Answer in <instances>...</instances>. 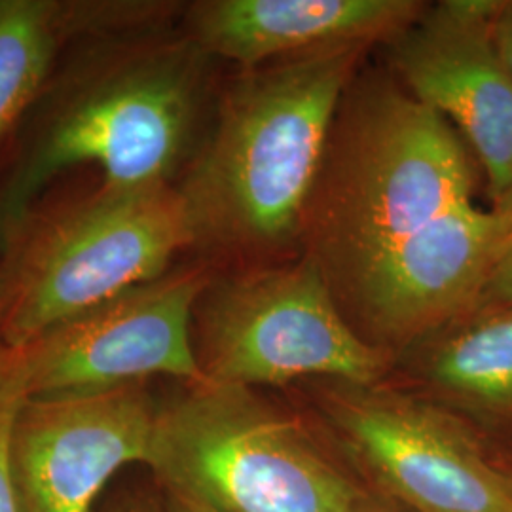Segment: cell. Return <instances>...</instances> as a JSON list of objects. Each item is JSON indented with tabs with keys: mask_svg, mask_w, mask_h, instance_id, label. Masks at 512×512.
<instances>
[{
	"mask_svg": "<svg viewBox=\"0 0 512 512\" xmlns=\"http://www.w3.org/2000/svg\"><path fill=\"white\" fill-rule=\"evenodd\" d=\"M103 512H165V509L160 511V507L156 503H152L145 497H124V499L114 501Z\"/></svg>",
	"mask_w": 512,
	"mask_h": 512,
	"instance_id": "18",
	"label": "cell"
},
{
	"mask_svg": "<svg viewBox=\"0 0 512 512\" xmlns=\"http://www.w3.org/2000/svg\"><path fill=\"white\" fill-rule=\"evenodd\" d=\"M505 475H507V482H509V488H511L512 494V469H509V471H505Z\"/></svg>",
	"mask_w": 512,
	"mask_h": 512,
	"instance_id": "22",
	"label": "cell"
},
{
	"mask_svg": "<svg viewBox=\"0 0 512 512\" xmlns=\"http://www.w3.org/2000/svg\"><path fill=\"white\" fill-rule=\"evenodd\" d=\"M511 238L492 207L463 205L357 277L351 296L368 323L393 338L454 323L476 311Z\"/></svg>",
	"mask_w": 512,
	"mask_h": 512,
	"instance_id": "11",
	"label": "cell"
},
{
	"mask_svg": "<svg viewBox=\"0 0 512 512\" xmlns=\"http://www.w3.org/2000/svg\"><path fill=\"white\" fill-rule=\"evenodd\" d=\"M355 46L241 76L220 95L177 184L194 249L262 251L293 238L329 141Z\"/></svg>",
	"mask_w": 512,
	"mask_h": 512,
	"instance_id": "2",
	"label": "cell"
},
{
	"mask_svg": "<svg viewBox=\"0 0 512 512\" xmlns=\"http://www.w3.org/2000/svg\"><path fill=\"white\" fill-rule=\"evenodd\" d=\"M78 40L76 0H0V156Z\"/></svg>",
	"mask_w": 512,
	"mask_h": 512,
	"instance_id": "14",
	"label": "cell"
},
{
	"mask_svg": "<svg viewBox=\"0 0 512 512\" xmlns=\"http://www.w3.org/2000/svg\"><path fill=\"white\" fill-rule=\"evenodd\" d=\"M420 16L410 0H203L184 10V35L213 59L256 67L401 33Z\"/></svg>",
	"mask_w": 512,
	"mask_h": 512,
	"instance_id": "12",
	"label": "cell"
},
{
	"mask_svg": "<svg viewBox=\"0 0 512 512\" xmlns=\"http://www.w3.org/2000/svg\"><path fill=\"white\" fill-rule=\"evenodd\" d=\"M211 61L167 27L71 44L0 156V236L86 169L122 186H177L213 122Z\"/></svg>",
	"mask_w": 512,
	"mask_h": 512,
	"instance_id": "1",
	"label": "cell"
},
{
	"mask_svg": "<svg viewBox=\"0 0 512 512\" xmlns=\"http://www.w3.org/2000/svg\"><path fill=\"white\" fill-rule=\"evenodd\" d=\"M427 374L440 395L463 412L512 427V306L454 321L431 351Z\"/></svg>",
	"mask_w": 512,
	"mask_h": 512,
	"instance_id": "13",
	"label": "cell"
},
{
	"mask_svg": "<svg viewBox=\"0 0 512 512\" xmlns=\"http://www.w3.org/2000/svg\"><path fill=\"white\" fill-rule=\"evenodd\" d=\"M213 279L207 264L152 281L63 319L6 351L25 397H54L148 384L169 376L205 382L194 348V311Z\"/></svg>",
	"mask_w": 512,
	"mask_h": 512,
	"instance_id": "7",
	"label": "cell"
},
{
	"mask_svg": "<svg viewBox=\"0 0 512 512\" xmlns=\"http://www.w3.org/2000/svg\"><path fill=\"white\" fill-rule=\"evenodd\" d=\"M156 412L147 384L25 397L8 440L19 512H95L112 476L147 465Z\"/></svg>",
	"mask_w": 512,
	"mask_h": 512,
	"instance_id": "8",
	"label": "cell"
},
{
	"mask_svg": "<svg viewBox=\"0 0 512 512\" xmlns=\"http://www.w3.org/2000/svg\"><path fill=\"white\" fill-rule=\"evenodd\" d=\"M497 306H512V238L488 277L476 311Z\"/></svg>",
	"mask_w": 512,
	"mask_h": 512,
	"instance_id": "16",
	"label": "cell"
},
{
	"mask_svg": "<svg viewBox=\"0 0 512 512\" xmlns=\"http://www.w3.org/2000/svg\"><path fill=\"white\" fill-rule=\"evenodd\" d=\"M184 384L158 403L147 467L215 512H349L363 497L310 435L249 387Z\"/></svg>",
	"mask_w": 512,
	"mask_h": 512,
	"instance_id": "4",
	"label": "cell"
},
{
	"mask_svg": "<svg viewBox=\"0 0 512 512\" xmlns=\"http://www.w3.org/2000/svg\"><path fill=\"white\" fill-rule=\"evenodd\" d=\"M50 186L0 236V346L171 270L194 234L177 186H122L95 173Z\"/></svg>",
	"mask_w": 512,
	"mask_h": 512,
	"instance_id": "3",
	"label": "cell"
},
{
	"mask_svg": "<svg viewBox=\"0 0 512 512\" xmlns=\"http://www.w3.org/2000/svg\"><path fill=\"white\" fill-rule=\"evenodd\" d=\"M336 423L366 471L414 512H512L505 471L454 414L412 397L344 399Z\"/></svg>",
	"mask_w": 512,
	"mask_h": 512,
	"instance_id": "9",
	"label": "cell"
},
{
	"mask_svg": "<svg viewBox=\"0 0 512 512\" xmlns=\"http://www.w3.org/2000/svg\"><path fill=\"white\" fill-rule=\"evenodd\" d=\"M194 348L205 382L249 389L306 376L368 385L384 372L382 353L349 327L311 260L213 275L194 311Z\"/></svg>",
	"mask_w": 512,
	"mask_h": 512,
	"instance_id": "6",
	"label": "cell"
},
{
	"mask_svg": "<svg viewBox=\"0 0 512 512\" xmlns=\"http://www.w3.org/2000/svg\"><path fill=\"white\" fill-rule=\"evenodd\" d=\"M349 512H395L391 511V509H387L384 505H380V503H372V501H366L365 497H361L357 503H355V507L351 509Z\"/></svg>",
	"mask_w": 512,
	"mask_h": 512,
	"instance_id": "21",
	"label": "cell"
},
{
	"mask_svg": "<svg viewBox=\"0 0 512 512\" xmlns=\"http://www.w3.org/2000/svg\"><path fill=\"white\" fill-rule=\"evenodd\" d=\"M458 133L412 95L376 97L353 129L330 196L327 247L349 285L437 220L473 203Z\"/></svg>",
	"mask_w": 512,
	"mask_h": 512,
	"instance_id": "5",
	"label": "cell"
},
{
	"mask_svg": "<svg viewBox=\"0 0 512 512\" xmlns=\"http://www.w3.org/2000/svg\"><path fill=\"white\" fill-rule=\"evenodd\" d=\"M492 209L512 228V184L499 200L492 203Z\"/></svg>",
	"mask_w": 512,
	"mask_h": 512,
	"instance_id": "20",
	"label": "cell"
},
{
	"mask_svg": "<svg viewBox=\"0 0 512 512\" xmlns=\"http://www.w3.org/2000/svg\"><path fill=\"white\" fill-rule=\"evenodd\" d=\"M495 48L512 76V0H503L494 19Z\"/></svg>",
	"mask_w": 512,
	"mask_h": 512,
	"instance_id": "17",
	"label": "cell"
},
{
	"mask_svg": "<svg viewBox=\"0 0 512 512\" xmlns=\"http://www.w3.org/2000/svg\"><path fill=\"white\" fill-rule=\"evenodd\" d=\"M23 399L25 391L18 372L14 370L6 351L0 348V512H19L8 463V440L12 421Z\"/></svg>",
	"mask_w": 512,
	"mask_h": 512,
	"instance_id": "15",
	"label": "cell"
},
{
	"mask_svg": "<svg viewBox=\"0 0 512 512\" xmlns=\"http://www.w3.org/2000/svg\"><path fill=\"white\" fill-rule=\"evenodd\" d=\"M503 0H446L397 35L393 61L410 95L459 129L492 203L512 184V76L495 48Z\"/></svg>",
	"mask_w": 512,
	"mask_h": 512,
	"instance_id": "10",
	"label": "cell"
},
{
	"mask_svg": "<svg viewBox=\"0 0 512 512\" xmlns=\"http://www.w3.org/2000/svg\"><path fill=\"white\" fill-rule=\"evenodd\" d=\"M164 494L165 512H215L186 495L175 494V492H164Z\"/></svg>",
	"mask_w": 512,
	"mask_h": 512,
	"instance_id": "19",
	"label": "cell"
}]
</instances>
